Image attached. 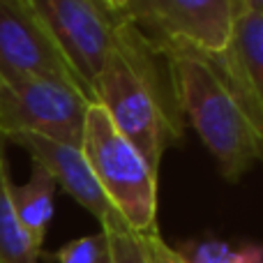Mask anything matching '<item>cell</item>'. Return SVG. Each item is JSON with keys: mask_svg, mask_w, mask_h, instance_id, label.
Returning <instances> with one entry per match:
<instances>
[{"mask_svg": "<svg viewBox=\"0 0 263 263\" xmlns=\"http://www.w3.org/2000/svg\"><path fill=\"white\" fill-rule=\"evenodd\" d=\"M5 148H7V136L0 132V166L5 164Z\"/></svg>", "mask_w": 263, "mask_h": 263, "instance_id": "ac0fdd59", "label": "cell"}, {"mask_svg": "<svg viewBox=\"0 0 263 263\" xmlns=\"http://www.w3.org/2000/svg\"><path fill=\"white\" fill-rule=\"evenodd\" d=\"M58 263H114L111 261V247L106 233L100 229V233L83 236L67 242L53 254Z\"/></svg>", "mask_w": 263, "mask_h": 263, "instance_id": "4fadbf2b", "label": "cell"}, {"mask_svg": "<svg viewBox=\"0 0 263 263\" xmlns=\"http://www.w3.org/2000/svg\"><path fill=\"white\" fill-rule=\"evenodd\" d=\"M28 77L69 81L88 95L32 5L28 0H0V86Z\"/></svg>", "mask_w": 263, "mask_h": 263, "instance_id": "8992f818", "label": "cell"}, {"mask_svg": "<svg viewBox=\"0 0 263 263\" xmlns=\"http://www.w3.org/2000/svg\"><path fill=\"white\" fill-rule=\"evenodd\" d=\"M90 90L92 102L106 111L157 176L164 153L180 141L185 127L168 60L159 44L120 18Z\"/></svg>", "mask_w": 263, "mask_h": 263, "instance_id": "6da1fadb", "label": "cell"}, {"mask_svg": "<svg viewBox=\"0 0 263 263\" xmlns=\"http://www.w3.org/2000/svg\"><path fill=\"white\" fill-rule=\"evenodd\" d=\"M245 9L263 12V0H233V16H236L238 12H245Z\"/></svg>", "mask_w": 263, "mask_h": 263, "instance_id": "2e32d148", "label": "cell"}, {"mask_svg": "<svg viewBox=\"0 0 263 263\" xmlns=\"http://www.w3.org/2000/svg\"><path fill=\"white\" fill-rule=\"evenodd\" d=\"M55 180L42 164L32 162L30 180L26 185H12L9 182V203H12L14 217L32 240V245H44L46 231H49L51 217H53V194Z\"/></svg>", "mask_w": 263, "mask_h": 263, "instance_id": "30bf717a", "label": "cell"}, {"mask_svg": "<svg viewBox=\"0 0 263 263\" xmlns=\"http://www.w3.org/2000/svg\"><path fill=\"white\" fill-rule=\"evenodd\" d=\"M92 100L79 86L49 77H28L0 86V132L37 134L81 145Z\"/></svg>", "mask_w": 263, "mask_h": 263, "instance_id": "277c9868", "label": "cell"}, {"mask_svg": "<svg viewBox=\"0 0 263 263\" xmlns=\"http://www.w3.org/2000/svg\"><path fill=\"white\" fill-rule=\"evenodd\" d=\"M7 162L0 166V263H40L42 250L32 245L9 203Z\"/></svg>", "mask_w": 263, "mask_h": 263, "instance_id": "8fae6325", "label": "cell"}, {"mask_svg": "<svg viewBox=\"0 0 263 263\" xmlns=\"http://www.w3.org/2000/svg\"><path fill=\"white\" fill-rule=\"evenodd\" d=\"M7 143H16L30 155L32 162L42 164L51 173L55 185H60L79 205L95 215L100 227L118 217V210L102 192L81 145H69L37 134H12L7 136Z\"/></svg>", "mask_w": 263, "mask_h": 263, "instance_id": "9c48e42d", "label": "cell"}, {"mask_svg": "<svg viewBox=\"0 0 263 263\" xmlns=\"http://www.w3.org/2000/svg\"><path fill=\"white\" fill-rule=\"evenodd\" d=\"M178 252L185 259V263H263L261 247L256 245L233 247L222 240L187 242Z\"/></svg>", "mask_w": 263, "mask_h": 263, "instance_id": "7c38bea8", "label": "cell"}, {"mask_svg": "<svg viewBox=\"0 0 263 263\" xmlns=\"http://www.w3.org/2000/svg\"><path fill=\"white\" fill-rule=\"evenodd\" d=\"M102 231L109 238L111 261L114 263H148L136 231H132L120 215L114 217L111 222L102 224Z\"/></svg>", "mask_w": 263, "mask_h": 263, "instance_id": "5bb4252c", "label": "cell"}, {"mask_svg": "<svg viewBox=\"0 0 263 263\" xmlns=\"http://www.w3.org/2000/svg\"><path fill=\"white\" fill-rule=\"evenodd\" d=\"M157 44L168 60L182 116L199 132L222 176L236 182L261 159L263 132L250 123L210 53L185 42Z\"/></svg>", "mask_w": 263, "mask_h": 263, "instance_id": "7a4b0ae2", "label": "cell"}, {"mask_svg": "<svg viewBox=\"0 0 263 263\" xmlns=\"http://www.w3.org/2000/svg\"><path fill=\"white\" fill-rule=\"evenodd\" d=\"M92 97V81L114 42L120 14L104 0H28ZM95 104V102H92Z\"/></svg>", "mask_w": 263, "mask_h": 263, "instance_id": "5b68a950", "label": "cell"}, {"mask_svg": "<svg viewBox=\"0 0 263 263\" xmlns=\"http://www.w3.org/2000/svg\"><path fill=\"white\" fill-rule=\"evenodd\" d=\"M139 236V242L143 247V254L148 263H185V259L180 256L178 250H171V247L164 242V238L159 236L157 229L145 233H136Z\"/></svg>", "mask_w": 263, "mask_h": 263, "instance_id": "9a60e30c", "label": "cell"}, {"mask_svg": "<svg viewBox=\"0 0 263 263\" xmlns=\"http://www.w3.org/2000/svg\"><path fill=\"white\" fill-rule=\"evenodd\" d=\"M106 5H109L111 9H114V12H123L125 7H127V5L132 3V0H104Z\"/></svg>", "mask_w": 263, "mask_h": 263, "instance_id": "e0dca14e", "label": "cell"}, {"mask_svg": "<svg viewBox=\"0 0 263 263\" xmlns=\"http://www.w3.org/2000/svg\"><path fill=\"white\" fill-rule=\"evenodd\" d=\"M210 58L250 123L263 132V12H238L224 49Z\"/></svg>", "mask_w": 263, "mask_h": 263, "instance_id": "ba28073f", "label": "cell"}, {"mask_svg": "<svg viewBox=\"0 0 263 263\" xmlns=\"http://www.w3.org/2000/svg\"><path fill=\"white\" fill-rule=\"evenodd\" d=\"M118 14L155 42H185L217 53L229 40L233 0H132Z\"/></svg>", "mask_w": 263, "mask_h": 263, "instance_id": "52a82bcc", "label": "cell"}, {"mask_svg": "<svg viewBox=\"0 0 263 263\" xmlns=\"http://www.w3.org/2000/svg\"><path fill=\"white\" fill-rule=\"evenodd\" d=\"M81 150L109 203L136 233L157 229V176L100 104H90Z\"/></svg>", "mask_w": 263, "mask_h": 263, "instance_id": "3957f363", "label": "cell"}]
</instances>
